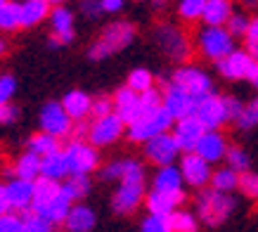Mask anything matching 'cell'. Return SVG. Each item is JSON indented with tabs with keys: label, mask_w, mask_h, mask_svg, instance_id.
Segmentation results:
<instances>
[{
	"label": "cell",
	"mask_w": 258,
	"mask_h": 232,
	"mask_svg": "<svg viewBox=\"0 0 258 232\" xmlns=\"http://www.w3.org/2000/svg\"><path fill=\"white\" fill-rule=\"evenodd\" d=\"M237 201L232 197V192H220L216 187L206 185L199 190L195 199V211L199 223L209 225V227H218L235 213Z\"/></svg>",
	"instance_id": "obj_1"
},
{
	"label": "cell",
	"mask_w": 258,
	"mask_h": 232,
	"mask_svg": "<svg viewBox=\"0 0 258 232\" xmlns=\"http://www.w3.org/2000/svg\"><path fill=\"white\" fill-rule=\"evenodd\" d=\"M135 33H138L135 31V24L128 22V19H116V22L107 24L102 29L100 38L88 47V57L93 62H102V60H107L111 54L125 50L135 40Z\"/></svg>",
	"instance_id": "obj_2"
},
{
	"label": "cell",
	"mask_w": 258,
	"mask_h": 232,
	"mask_svg": "<svg viewBox=\"0 0 258 232\" xmlns=\"http://www.w3.org/2000/svg\"><path fill=\"white\" fill-rule=\"evenodd\" d=\"M173 124H175V119H173L168 111L164 109V104L154 111H142L138 119H135L133 124L125 126V131H128V138L133 140V142H147L149 138H154L159 133H166L171 131Z\"/></svg>",
	"instance_id": "obj_3"
},
{
	"label": "cell",
	"mask_w": 258,
	"mask_h": 232,
	"mask_svg": "<svg viewBox=\"0 0 258 232\" xmlns=\"http://www.w3.org/2000/svg\"><path fill=\"white\" fill-rule=\"evenodd\" d=\"M197 47H199V52L206 60L218 62L227 52L235 50V38H232V33L227 31L225 26H209V24H204V29L197 33Z\"/></svg>",
	"instance_id": "obj_4"
},
{
	"label": "cell",
	"mask_w": 258,
	"mask_h": 232,
	"mask_svg": "<svg viewBox=\"0 0 258 232\" xmlns=\"http://www.w3.org/2000/svg\"><path fill=\"white\" fill-rule=\"evenodd\" d=\"M64 154H67V161H69V170L71 173H95L100 168V152L95 147L90 140H79V138H71L69 145L64 147ZM69 173V176H71Z\"/></svg>",
	"instance_id": "obj_5"
},
{
	"label": "cell",
	"mask_w": 258,
	"mask_h": 232,
	"mask_svg": "<svg viewBox=\"0 0 258 232\" xmlns=\"http://www.w3.org/2000/svg\"><path fill=\"white\" fill-rule=\"evenodd\" d=\"M154 40H157V45L161 47V52L168 54L175 62L189 60V52H192L189 40H187V36H185V31L178 29L175 24H159L157 29H154Z\"/></svg>",
	"instance_id": "obj_6"
},
{
	"label": "cell",
	"mask_w": 258,
	"mask_h": 232,
	"mask_svg": "<svg viewBox=\"0 0 258 232\" xmlns=\"http://www.w3.org/2000/svg\"><path fill=\"white\" fill-rule=\"evenodd\" d=\"M147 185L145 180H118V187L111 197V209L118 216H131L145 204Z\"/></svg>",
	"instance_id": "obj_7"
},
{
	"label": "cell",
	"mask_w": 258,
	"mask_h": 232,
	"mask_svg": "<svg viewBox=\"0 0 258 232\" xmlns=\"http://www.w3.org/2000/svg\"><path fill=\"white\" fill-rule=\"evenodd\" d=\"M125 133V124L118 119L114 111L104 116H95L93 121L88 124V140L93 142L95 147H111L114 142H118V138Z\"/></svg>",
	"instance_id": "obj_8"
},
{
	"label": "cell",
	"mask_w": 258,
	"mask_h": 232,
	"mask_svg": "<svg viewBox=\"0 0 258 232\" xmlns=\"http://www.w3.org/2000/svg\"><path fill=\"white\" fill-rule=\"evenodd\" d=\"M180 173H182V180L185 185L195 187V190H202L211 183V173H213V163H209L202 154H197L195 149L189 152H182L180 154V163H178Z\"/></svg>",
	"instance_id": "obj_9"
},
{
	"label": "cell",
	"mask_w": 258,
	"mask_h": 232,
	"mask_svg": "<svg viewBox=\"0 0 258 232\" xmlns=\"http://www.w3.org/2000/svg\"><path fill=\"white\" fill-rule=\"evenodd\" d=\"M142 145H145V156H147L154 166H168V163H175L180 159V154H182V149H180L173 131L159 133V135L149 138L147 142H142Z\"/></svg>",
	"instance_id": "obj_10"
},
{
	"label": "cell",
	"mask_w": 258,
	"mask_h": 232,
	"mask_svg": "<svg viewBox=\"0 0 258 232\" xmlns=\"http://www.w3.org/2000/svg\"><path fill=\"white\" fill-rule=\"evenodd\" d=\"M38 126L40 131L50 133V135H57L62 140L67 135H71V128H74V119L67 114L62 102H45L40 107V114H38Z\"/></svg>",
	"instance_id": "obj_11"
},
{
	"label": "cell",
	"mask_w": 258,
	"mask_h": 232,
	"mask_svg": "<svg viewBox=\"0 0 258 232\" xmlns=\"http://www.w3.org/2000/svg\"><path fill=\"white\" fill-rule=\"evenodd\" d=\"M171 81L175 85H180L182 90H187L195 100L213 93V78L209 76L204 69L195 67V64H185V67L175 69V74L171 76Z\"/></svg>",
	"instance_id": "obj_12"
},
{
	"label": "cell",
	"mask_w": 258,
	"mask_h": 232,
	"mask_svg": "<svg viewBox=\"0 0 258 232\" xmlns=\"http://www.w3.org/2000/svg\"><path fill=\"white\" fill-rule=\"evenodd\" d=\"M253 64L256 60L251 57V52L244 47V50H232V52H227L223 60L216 62L218 67V74L225 81H249L251 71H253Z\"/></svg>",
	"instance_id": "obj_13"
},
{
	"label": "cell",
	"mask_w": 258,
	"mask_h": 232,
	"mask_svg": "<svg viewBox=\"0 0 258 232\" xmlns=\"http://www.w3.org/2000/svg\"><path fill=\"white\" fill-rule=\"evenodd\" d=\"M47 22L52 29V45H69L76 38V17L67 5H52Z\"/></svg>",
	"instance_id": "obj_14"
},
{
	"label": "cell",
	"mask_w": 258,
	"mask_h": 232,
	"mask_svg": "<svg viewBox=\"0 0 258 232\" xmlns=\"http://www.w3.org/2000/svg\"><path fill=\"white\" fill-rule=\"evenodd\" d=\"M195 114L199 116V121L206 128H220V126L227 124L225 100L218 93H209V95H204V97H199L195 107Z\"/></svg>",
	"instance_id": "obj_15"
},
{
	"label": "cell",
	"mask_w": 258,
	"mask_h": 232,
	"mask_svg": "<svg viewBox=\"0 0 258 232\" xmlns=\"http://www.w3.org/2000/svg\"><path fill=\"white\" fill-rule=\"evenodd\" d=\"M161 104L173 119H182V116H189L195 114V107H197V100L187 90H182L180 85L166 83V88L161 90Z\"/></svg>",
	"instance_id": "obj_16"
},
{
	"label": "cell",
	"mask_w": 258,
	"mask_h": 232,
	"mask_svg": "<svg viewBox=\"0 0 258 232\" xmlns=\"http://www.w3.org/2000/svg\"><path fill=\"white\" fill-rule=\"evenodd\" d=\"M173 135L178 140V145L182 152H189V149L197 147V142L202 138L204 133H206V126L199 121V116L197 114H189V116H182V119H175V124H173Z\"/></svg>",
	"instance_id": "obj_17"
},
{
	"label": "cell",
	"mask_w": 258,
	"mask_h": 232,
	"mask_svg": "<svg viewBox=\"0 0 258 232\" xmlns=\"http://www.w3.org/2000/svg\"><path fill=\"white\" fill-rule=\"evenodd\" d=\"M227 149H230V145H227L225 135H223L218 128H206V133H204L202 138H199V142H197L195 152L202 154L209 163H220V161H225Z\"/></svg>",
	"instance_id": "obj_18"
},
{
	"label": "cell",
	"mask_w": 258,
	"mask_h": 232,
	"mask_svg": "<svg viewBox=\"0 0 258 232\" xmlns=\"http://www.w3.org/2000/svg\"><path fill=\"white\" fill-rule=\"evenodd\" d=\"M114 114L123 121L125 126L133 124L135 119L142 114V107H140V93H135L133 88H128V85H123V88H118L116 93H114Z\"/></svg>",
	"instance_id": "obj_19"
},
{
	"label": "cell",
	"mask_w": 258,
	"mask_h": 232,
	"mask_svg": "<svg viewBox=\"0 0 258 232\" xmlns=\"http://www.w3.org/2000/svg\"><path fill=\"white\" fill-rule=\"evenodd\" d=\"M8 187V199H10V206L12 211L17 213H26L31 211L33 206V180H26V178H10L5 183Z\"/></svg>",
	"instance_id": "obj_20"
},
{
	"label": "cell",
	"mask_w": 258,
	"mask_h": 232,
	"mask_svg": "<svg viewBox=\"0 0 258 232\" xmlns=\"http://www.w3.org/2000/svg\"><path fill=\"white\" fill-rule=\"evenodd\" d=\"M185 201V192L178 190V192H161V190H152L145 197V206H147L149 213H164V216H171L173 211H178Z\"/></svg>",
	"instance_id": "obj_21"
},
{
	"label": "cell",
	"mask_w": 258,
	"mask_h": 232,
	"mask_svg": "<svg viewBox=\"0 0 258 232\" xmlns=\"http://www.w3.org/2000/svg\"><path fill=\"white\" fill-rule=\"evenodd\" d=\"M62 225L67 232H93L95 225H97V216H95V211L88 204L74 201Z\"/></svg>",
	"instance_id": "obj_22"
},
{
	"label": "cell",
	"mask_w": 258,
	"mask_h": 232,
	"mask_svg": "<svg viewBox=\"0 0 258 232\" xmlns=\"http://www.w3.org/2000/svg\"><path fill=\"white\" fill-rule=\"evenodd\" d=\"M19 10H22V29H33L47 22L52 3L50 0H19Z\"/></svg>",
	"instance_id": "obj_23"
},
{
	"label": "cell",
	"mask_w": 258,
	"mask_h": 232,
	"mask_svg": "<svg viewBox=\"0 0 258 232\" xmlns=\"http://www.w3.org/2000/svg\"><path fill=\"white\" fill-rule=\"evenodd\" d=\"M69 173L71 170H69V161H67L64 149H57L52 154L40 156V176H43V178L62 183L64 178H69Z\"/></svg>",
	"instance_id": "obj_24"
},
{
	"label": "cell",
	"mask_w": 258,
	"mask_h": 232,
	"mask_svg": "<svg viewBox=\"0 0 258 232\" xmlns=\"http://www.w3.org/2000/svg\"><path fill=\"white\" fill-rule=\"evenodd\" d=\"M62 104L74 121H86L90 116V109H93V97L86 90H69L62 97Z\"/></svg>",
	"instance_id": "obj_25"
},
{
	"label": "cell",
	"mask_w": 258,
	"mask_h": 232,
	"mask_svg": "<svg viewBox=\"0 0 258 232\" xmlns=\"http://www.w3.org/2000/svg\"><path fill=\"white\" fill-rule=\"evenodd\" d=\"M185 187V180H182V173L175 163H168V166H159V170L154 173V180H152V190H161V192H178Z\"/></svg>",
	"instance_id": "obj_26"
},
{
	"label": "cell",
	"mask_w": 258,
	"mask_h": 232,
	"mask_svg": "<svg viewBox=\"0 0 258 232\" xmlns=\"http://www.w3.org/2000/svg\"><path fill=\"white\" fill-rule=\"evenodd\" d=\"M232 12H235V0H206L202 22L209 26H225Z\"/></svg>",
	"instance_id": "obj_27"
},
{
	"label": "cell",
	"mask_w": 258,
	"mask_h": 232,
	"mask_svg": "<svg viewBox=\"0 0 258 232\" xmlns=\"http://www.w3.org/2000/svg\"><path fill=\"white\" fill-rule=\"evenodd\" d=\"M71 204H74V201H71L69 197L62 192V187H59V192L47 201L43 209H38V213L40 216H45L52 225H62L64 218H67V213H69V209H71Z\"/></svg>",
	"instance_id": "obj_28"
},
{
	"label": "cell",
	"mask_w": 258,
	"mask_h": 232,
	"mask_svg": "<svg viewBox=\"0 0 258 232\" xmlns=\"http://www.w3.org/2000/svg\"><path fill=\"white\" fill-rule=\"evenodd\" d=\"M59 187H62V192L69 197L71 201H81L83 197H88V192H90V187H93V180H90V176H86V173H71L69 178H64L62 183H59Z\"/></svg>",
	"instance_id": "obj_29"
},
{
	"label": "cell",
	"mask_w": 258,
	"mask_h": 232,
	"mask_svg": "<svg viewBox=\"0 0 258 232\" xmlns=\"http://www.w3.org/2000/svg\"><path fill=\"white\" fill-rule=\"evenodd\" d=\"M17 29H22L19 0H5L0 5V33H15Z\"/></svg>",
	"instance_id": "obj_30"
},
{
	"label": "cell",
	"mask_w": 258,
	"mask_h": 232,
	"mask_svg": "<svg viewBox=\"0 0 258 232\" xmlns=\"http://www.w3.org/2000/svg\"><path fill=\"white\" fill-rule=\"evenodd\" d=\"M15 166V176L17 178H26V180H36L40 176V154L26 149L24 154L17 156V161L12 163Z\"/></svg>",
	"instance_id": "obj_31"
},
{
	"label": "cell",
	"mask_w": 258,
	"mask_h": 232,
	"mask_svg": "<svg viewBox=\"0 0 258 232\" xmlns=\"http://www.w3.org/2000/svg\"><path fill=\"white\" fill-rule=\"evenodd\" d=\"M57 192H59V183H57V180H50V178L38 176V178L33 180V206L31 209L33 211L43 209Z\"/></svg>",
	"instance_id": "obj_32"
},
{
	"label": "cell",
	"mask_w": 258,
	"mask_h": 232,
	"mask_svg": "<svg viewBox=\"0 0 258 232\" xmlns=\"http://www.w3.org/2000/svg\"><path fill=\"white\" fill-rule=\"evenodd\" d=\"M209 185L220 190V192H235L237 187H239V173L225 163V166H220V168H213L211 183H209Z\"/></svg>",
	"instance_id": "obj_33"
},
{
	"label": "cell",
	"mask_w": 258,
	"mask_h": 232,
	"mask_svg": "<svg viewBox=\"0 0 258 232\" xmlns=\"http://www.w3.org/2000/svg\"><path fill=\"white\" fill-rule=\"evenodd\" d=\"M29 149L36 152V154H40V156H45V154L57 152V149H62V145H59V138H57V135H50V133L40 131V133H33L31 135V140H29Z\"/></svg>",
	"instance_id": "obj_34"
},
{
	"label": "cell",
	"mask_w": 258,
	"mask_h": 232,
	"mask_svg": "<svg viewBox=\"0 0 258 232\" xmlns=\"http://www.w3.org/2000/svg\"><path fill=\"white\" fill-rule=\"evenodd\" d=\"M204 8H206V0H178V17L182 22H202Z\"/></svg>",
	"instance_id": "obj_35"
},
{
	"label": "cell",
	"mask_w": 258,
	"mask_h": 232,
	"mask_svg": "<svg viewBox=\"0 0 258 232\" xmlns=\"http://www.w3.org/2000/svg\"><path fill=\"white\" fill-rule=\"evenodd\" d=\"M173 232H199V218L192 211H173L171 213Z\"/></svg>",
	"instance_id": "obj_36"
},
{
	"label": "cell",
	"mask_w": 258,
	"mask_h": 232,
	"mask_svg": "<svg viewBox=\"0 0 258 232\" xmlns=\"http://www.w3.org/2000/svg\"><path fill=\"white\" fill-rule=\"evenodd\" d=\"M125 85L133 88L135 93H145L149 88H154V74L149 69H145V67H138V69H133L128 74V83Z\"/></svg>",
	"instance_id": "obj_37"
},
{
	"label": "cell",
	"mask_w": 258,
	"mask_h": 232,
	"mask_svg": "<svg viewBox=\"0 0 258 232\" xmlns=\"http://www.w3.org/2000/svg\"><path fill=\"white\" fill-rule=\"evenodd\" d=\"M140 232H173L171 216H164V213H147L140 223Z\"/></svg>",
	"instance_id": "obj_38"
},
{
	"label": "cell",
	"mask_w": 258,
	"mask_h": 232,
	"mask_svg": "<svg viewBox=\"0 0 258 232\" xmlns=\"http://www.w3.org/2000/svg\"><path fill=\"white\" fill-rule=\"evenodd\" d=\"M225 163L230 168H235L237 173H244V170H251V156L244 147H230L225 154Z\"/></svg>",
	"instance_id": "obj_39"
},
{
	"label": "cell",
	"mask_w": 258,
	"mask_h": 232,
	"mask_svg": "<svg viewBox=\"0 0 258 232\" xmlns=\"http://www.w3.org/2000/svg\"><path fill=\"white\" fill-rule=\"evenodd\" d=\"M24 216V232H50L55 225L50 223L45 216H40L38 211H26Z\"/></svg>",
	"instance_id": "obj_40"
},
{
	"label": "cell",
	"mask_w": 258,
	"mask_h": 232,
	"mask_svg": "<svg viewBox=\"0 0 258 232\" xmlns=\"http://www.w3.org/2000/svg\"><path fill=\"white\" fill-rule=\"evenodd\" d=\"M235 124L239 131H251V128H256L258 126V95L249 102V104H244L242 116L237 119Z\"/></svg>",
	"instance_id": "obj_41"
},
{
	"label": "cell",
	"mask_w": 258,
	"mask_h": 232,
	"mask_svg": "<svg viewBox=\"0 0 258 232\" xmlns=\"http://www.w3.org/2000/svg\"><path fill=\"white\" fill-rule=\"evenodd\" d=\"M249 22H251V17H246L244 12H232L230 19L225 22V29L232 33V38H244V33L249 29Z\"/></svg>",
	"instance_id": "obj_42"
},
{
	"label": "cell",
	"mask_w": 258,
	"mask_h": 232,
	"mask_svg": "<svg viewBox=\"0 0 258 232\" xmlns=\"http://www.w3.org/2000/svg\"><path fill=\"white\" fill-rule=\"evenodd\" d=\"M237 190L249 199H258V173H253V170L239 173V187Z\"/></svg>",
	"instance_id": "obj_43"
},
{
	"label": "cell",
	"mask_w": 258,
	"mask_h": 232,
	"mask_svg": "<svg viewBox=\"0 0 258 232\" xmlns=\"http://www.w3.org/2000/svg\"><path fill=\"white\" fill-rule=\"evenodd\" d=\"M0 232H24V216L17 211H8L0 216Z\"/></svg>",
	"instance_id": "obj_44"
},
{
	"label": "cell",
	"mask_w": 258,
	"mask_h": 232,
	"mask_svg": "<svg viewBox=\"0 0 258 232\" xmlns=\"http://www.w3.org/2000/svg\"><path fill=\"white\" fill-rule=\"evenodd\" d=\"M244 45H246V50L251 52V57L258 60V15L251 17L249 29H246V33H244Z\"/></svg>",
	"instance_id": "obj_45"
},
{
	"label": "cell",
	"mask_w": 258,
	"mask_h": 232,
	"mask_svg": "<svg viewBox=\"0 0 258 232\" xmlns=\"http://www.w3.org/2000/svg\"><path fill=\"white\" fill-rule=\"evenodd\" d=\"M140 107H142V111H154V109L161 107V90H159L157 85L145 90V93H140Z\"/></svg>",
	"instance_id": "obj_46"
},
{
	"label": "cell",
	"mask_w": 258,
	"mask_h": 232,
	"mask_svg": "<svg viewBox=\"0 0 258 232\" xmlns=\"http://www.w3.org/2000/svg\"><path fill=\"white\" fill-rule=\"evenodd\" d=\"M15 93H17V78L10 76V74H3L0 76V104L12 102Z\"/></svg>",
	"instance_id": "obj_47"
},
{
	"label": "cell",
	"mask_w": 258,
	"mask_h": 232,
	"mask_svg": "<svg viewBox=\"0 0 258 232\" xmlns=\"http://www.w3.org/2000/svg\"><path fill=\"white\" fill-rule=\"evenodd\" d=\"M225 100V109H227V121H237L244 111V102L237 95H223Z\"/></svg>",
	"instance_id": "obj_48"
},
{
	"label": "cell",
	"mask_w": 258,
	"mask_h": 232,
	"mask_svg": "<svg viewBox=\"0 0 258 232\" xmlns=\"http://www.w3.org/2000/svg\"><path fill=\"white\" fill-rule=\"evenodd\" d=\"M114 111V100L107 97V95H100V97H93V109H90V116H104Z\"/></svg>",
	"instance_id": "obj_49"
},
{
	"label": "cell",
	"mask_w": 258,
	"mask_h": 232,
	"mask_svg": "<svg viewBox=\"0 0 258 232\" xmlns=\"http://www.w3.org/2000/svg\"><path fill=\"white\" fill-rule=\"evenodd\" d=\"M81 15L86 17V19H100L104 12H102V5H100V0H81Z\"/></svg>",
	"instance_id": "obj_50"
},
{
	"label": "cell",
	"mask_w": 258,
	"mask_h": 232,
	"mask_svg": "<svg viewBox=\"0 0 258 232\" xmlns=\"http://www.w3.org/2000/svg\"><path fill=\"white\" fill-rule=\"evenodd\" d=\"M17 119H19V109H17L12 102H5V104H0V126L15 124Z\"/></svg>",
	"instance_id": "obj_51"
},
{
	"label": "cell",
	"mask_w": 258,
	"mask_h": 232,
	"mask_svg": "<svg viewBox=\"0 0 258 232\" xmlns=\"http://www.w3.org/2000/svg\"><path fill=\"white\" fill-rule=\"evenodd\" d=\"M121 170H123V159L109 161L104 168H102V178H104V180H118V178H121Z\"/></svg>",
	"instance_id": "obj_52"
},
{
	"label": "cell",
	"mask_w": 258,
	"mask_h": 232,
	"mask_svg": "<svg viewBox=\"0 0 258 232\" xmlns=\"http://www.w3.org/2000/svg\"><path fill=\"white\" fill-rule=\"evenodd\" d=\"M100 5L104 15H118V12H123L125 0H100Z\"/></svg>",
	"instance_id": "obj_53"
},
{
	"label": "cell",
	"mask_w": 258,
	"mask_h": 232,
	"mask_svg": "<svg viewBox=\"0 0 258 232\" xmlns=\"http://www.w3.org/2000/svg\"><path fill=\"white\" fill-rule=\"evenodd\" d=\"M8 211H12L10 199H8V187H5V183H0V216L8 213Z\"/></svg>",
	"instance_id": "obj_54"
},
{
	"label": "cell",
	"mask_w": 258,
	"mask_h": 232,
	"mask_svg": "<svg viewBox=\"0 0 258 232\" xmlns=\"http://www.w3.org/2000/svg\"><path fill=\"white\" fill-rule=\"evenodd\" d=\"M249 81H251V85H253V88L258 90V60H256V64H253V71H251Z\"/></svg>",
	"instance_id": "obj_55"
},
{
	"label": "cell",
	"mask_w": 258,
	"mask_h": 232,
	"mask_svg": "<svg viewBox=\"0 0 258 232\" xmlns=\"http://www.w3.org/2000/svg\"><path fill=\"white\" fill-rule=\"evenodd\" d=\"M5 50H8V43H5V40H3V38H0V54H3V52H5Z\"/></svg>",
	"instance_id": "obj_56"
},
{
	"label": "cell",
	"mask_w": 258,
	"mask_h": 232,
	"mask_svg": "<svg viewBox=\"0 0 258 232\" xmlns=\"http://www.w3.org/2000/svg\"><path fill=\"white\" fill-rule=\"evenodd\" d=\"M50 3H52V5H67L69 0H50Z\"/></svg>",
	"instance_id": "obj_57"
},
{
	"label": "cell",
	"mask_w": 258,
	"mask_h": 232,
	"mask_svg": "<svg viewBox=\"0 0 258 232\" xmlns=\"http://www.w3.org/2000/svg\"><path fill=\"white\" fill-rule=\"evenodd\" d=\"M138 3H149V0H138Z\"/></svg>",
	"instance_id": "obj_58"
},
{
	"label": "cell",
	"mask_w": 258,
	"mask_h": 232,
	"mask_svg": "<svg viewBox=\"0 0 258 232\" xmlns=\"http://www.w3.org/2000/svg\"><path fill=\"white\" fill-rule=\"evenodd\" d=\"M3 3H5V0H0V5H3Z\"/></svg>",
	"instance_id": "obj_59"
},
{
	"label": "cell",
	"mask_w": 258,
	"mask_h": 232,
	"mask_svg": "<svg viewBox=\"0 0 258 232\" xmlns=\"http://www.w3.org/2000/svg\"><path fill=\"white\" fill-rule=\"evenodd\" d=\"M50 232H55V230H50Z\"/></svg>",
	"instance_id": "obj_60"
}]
</instances>
